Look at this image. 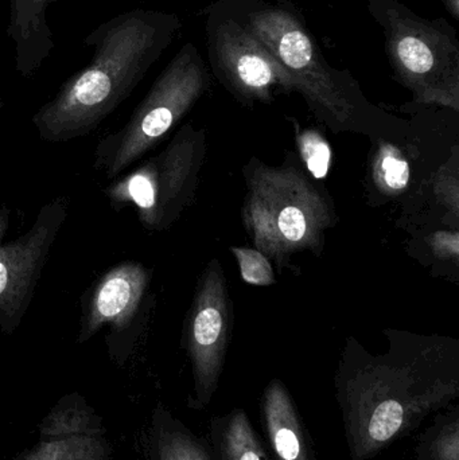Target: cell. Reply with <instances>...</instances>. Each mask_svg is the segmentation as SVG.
I'll use <instances>...</instances> for the list:
<instances>
[{
  "mask_svg": "<svg viewBox=\"0 0 459 460\" xmlns=\"http://www.w3.org/2000/svg\"><path fill=\"white\" fill-rule=\"evenodd\" d=\"M182 29L174 13L132 8L92 30L86 66L70 75L32 116L40 139L65 143L91 135L137 88Z\"/></svg>",
  "mask_w": 459,
  "mask_h": 460,
  "instance_id": "6da1fadb",
  "label": "cell"
},
{
  "mask_svg": "<svg viewBox=\"0 0 459 460\" xmlns=\"http://www.w3.org/2000/svg\"><path fill=\"white\" fill-rule=\"evenodd\" d=\"M279 62L307 107L334 134L358 132L375 139L403 128L404 121L387 115L364 96L349 70L331 66L288 0H218Z\"/></svg>",
  "mask_w": 459,
  "mask_h": 460,
  "instance_id": "7a4b0ae2",
  "label": "cell"
},
{
  "mask_svg": "<svg viewBox=\"0 0 459 460\" xmlns=\"http://www.w3.org/2000/svg\"><path fill=\"white\" fill-rule=\"evenodd\" d=\"M439 351L438 343L428 341L414 349H393L353 373L347 399L356 453H375L457 394L458 380L442 370Z\"/></svg>",
  "mask_w": 459,
  "mask_h": 460,
  "instance_id": "3957f363",
  "label": "cell"
},
{
  "mask_svg": "<svg viewBox=\"0 0 459 460\" xmlns=\"http://www.w3.org/2000/svg\"><path fill=\"white\" fill-rule=\"evenodd\" d=\"M244 174L242 220L255 248L279 268L296 252L321 254L326 230L337 223L331 199L291 164L269 166L251 158Z\"/></svg>",
  "mask_w": 459,
  "mask_h": 460,
  "instance_id": "277c9868",
  "label": "cell"
},
{
  "mask_svg": "<svg viewBox=\"0 0 459 460\" xmlns=\"http://www.w3.org/2000/svg\"><path fill=\"white\" fill-rule=\"evenodd\" d=\"M382 27L393 77L418 107L459 112V40L445 18L428 19L399 0H366Z\"/></svg>",
  "mask_w": 459,
  "mask_h": 460,
  "instance_id": "5b68a950",
  "label": "cell"
},
{
  "mask_svg": "<svg viewBox=\"0 0 459 460\" xmlns=\"http://www.w3.org/2000/svg\"><path fill=\"white\" fill-rule=\"evenodd\" d=\"M209 86L207 62L193 42H186L154 81L128 121L97 143L94 170L116 180L155 148L193 110Z\"/></svg>",
  "mask_w": 459,
  "mask_h": 460,
  "instance_id": "8992f818",
  "label": "cell"
},
{
  "mask_svg": "<svg viewBox=\"0 0 459 460\" xmlns=\"http://www.w3.org/2000/svg\"><path fill=\"white\" fill-rule=\"evenodd\" d=\"M207 158V134L183 124L169 145L105 189L115 209L132 207L145 229L166 232L193 205Z\"/></svg>",
  "mask_w": 459,
  "mask_h": 460,
  "instance_id": "52a82bcc",
  "label": "cell"
},
{
  "mask_svg": "<svg viewBox=\"0 0 459 460\" xmlns=\"http://www.w3.org/2000/svg\"><path fill=\"white\" fill-rule=\"evenodd\" d=\"M209 65L218 83L247 108L271 104L275 93H293L279 62L216 0L205 8Z\"/></svg>",
  "mask_w": 459,
  "mask_h": 460,
  "instance_id": "ba28073f",
  "label": "cell"
},
{
  "mask_svg": "<svg viewBox=\"0 0 459 460\" xmlns=\"http://www.w3.org/2000/svg\"><path fill=\"white\" fill-rule=\"evenodd\" d=\"M67 213L66 199H51L40 208L27 232L5 243L10 209L0 208V330L4 334L21 326Z\"/></svg>",
  "mask_w": 459,
  "mask_h": 460,
  "instance_id": "9c48e42d",
  "label": "cell"
},
{
  "mask_svg": "<svg viewBox=\"0 0 459 460\" xmlns=\"http://www.w3.org/2000/svg\"><path fill=\"white\" fill-rule=\"evenodd\" d=\"M223 267L213 259L199 278L186 319V340L199 399L215 392L225 361L232 326V305Z\"/></svg>",
  "mask_w": 459,
  "mask_h": 460,
  "instance_id": "30bf717a",
  "label": "cell"
},
{
  "mask_svg": "<svg viewBox=\"0 0 459 460\" xmlns=\"http://www.w3.org/2000/svg\"><path fill=\"white\" fill-rule=\"evenodd\" d=\"M151 278V270L137 261L120 262L105 272L84 305L78 341L91 340L105 324L118 332L131 327L142 311Z\"/></svg>",
  "mask_w": 459,
  "mask_h": 460,
  "instance_id": "8fae6325",
  "label": "cell"
},
{
  "mask_svg": "<svg viewBox=\"0 0 459 460\" xmlns=\"http://www.w3.org/2000/svg\"><path fill=\"white\" fill-rule=\"evenodd\" d=\"M61 0H8L7 32L13 45L15 70L21 77L32 78L56 49L49 26V5Z\"/></svg>",
  "mask_w": 459,
  "mask_h": 460,
  "instance_id": "7c38bea8",
  "label": "cell"
},
{
  "mask_svg": "<svg viewBox=\"0 0 459 460\" xmlns=\"http://www.w3.org/2000/svg\"><path fill=\"white\" fill-rule=\"evenodd\" d=\"M264 420L279 460H309V447L290 394L274 380L264 392Z\"/></svg>",
  "mask_w": 459,
  "mask_h": 460,
  "instance_id": "4fadbf2b",
  "label": "cell"
},
{
  "mask_svg": "<svg viewBox=\"0 0 459 460\" xmlns=\"http://www.w3.org/2000/svg\"><path fill=\"white\" fill-rule=\"evenodd\" d=\"M371 178L375 190L384 199L402 196L411 181V166L403 151L379 137L371 158Z\"/></svg>",
  "mask_w": 459,
  "mask_h": 460,
  "instance_id": "5bb4252c",
  "label": "cell"
},
{
  "mask_svg": "<svg viewBox=\"0 0 459 460\" xmlns=\"http://www.w3.org/2000/svg\"><path fill=\"white\" fill-rule=\"evenodd\" d=\"M224 460H267L244 412L229 419L223 437Z\"/></svg>",
  "mask_w": 459,
  "mask_h": 460,
  "instance_id": "9a60e30c",
  "label": "cell"
},
{
  "mask_svg": "<svg viewBox=\"0 0 459 460\" xmlns=\"http://www.w3.org/2000/svg\"><path fill=\"white\" fill-rule=\"evenodd\" d=\"M299 155L310 174L317 180L328 177L331 164V148L325 137L315 129L296 131Z\"/></svg>",
  "mask_w": 459,
  "mask_h": 460,
  "instance_id": "2e32d148",
  "label": "cell"
},
{
  "mask_svg": "<svg viewBox=\"0 0 459 460\" xmlns=\"http://www.w3.org/2000/svg\"><path fill=\"white\" fill-rule=\"evenodd\" d=\"M458 177V147H455L452 159L445 164L434 177L433 191L439 207H442L449 218H452L455 229L459 218Z\"/></svg>",
  "mask_w": 459,
  "mask_h": 460,
  "instance_id": "e0dca14e",
  "label": "cell"
},
{
  "mask_svg": "<svg viewBox=\"0 0 459 460\" xmlns=\"http://www.w3.org/2000/svg\"><path fill=\"white\" fill-rule=\"evenodd\" d=\"M232 254L239 264L240 276L250 286L269 287L275 284L274 268L271 260L256 248L234 246Z\"/></svg>",
  "mask_w": 459,
  "mask_h": 460,
  "instance_id": "ac0fdd59",
  "label": "cell"
},
{
  "mask_svg": "<svg viewBox=\"0 0 459 460\" xmlns=\"http://www.w3.org/2000/svg\"><path fill=\"white\" fill-rule=\"evenodd\" d=\"M428 245L439 260L458 262L459 234L457 229L434 232L428 238Z\"/></svg>",
  "mask_w": 459,
  "mask_h": 460,
  "instance_id": "d6986e66",
  "label": "cell"
},
{
  "mask_svg": "<svg viewBox=\"0 0 459 460\" xmlns=\"http://www.w3.org/2000/svg\"><path fill=\"white\" fill-rule=\"evenodd\" d=\"M163 460H207L204 451L185 437L170 440L164 448Z\"/></svg>",
  "mask_w": 459,
  "mask_h": 460,
  "instance_id": "ffe728a7",
  "label": "cell"
},
{
  "mask_svg": "<svg viewBox=\"0 0 459 460\" xmlns=\"http://www.w3.org/2000/svg\"><path fill=\"white\" fill-rule=\"evenodd\" d=\"M458 451V429L457 424H455V429L442 435L438 440L437 454L438 460H459Z\"/></svg>",
  "mask_w": 459,
  "mask_h": 460,
  "instance_id": "44dd1931",
  "label": "cell"
},
{
  "mask_svg": "<svg viewBox=\"0 0 459 460\" xmlns=\"http://www.w3.org/2000/svg\"><path fill=\"white\" fill-rule=\"evenodd\" d=\"M455 21H459V0H439Z\"/></svg>",
  "mask_w": 459,
  "mask_h": 460,
  "instance_id": "7402d4cb",
  "label": "cell"
},
{
  "mask_svg": "<svg viewBox=\"0 0 459 460\" xmlns=\"http://www.w3.org/2000/svg\"><path fill=\"white\" fill-rule=\"evenodd\" d=\"M3 107H4V99H3V93L0 91V111L3 110Z\"/></svg>",
  "mask_w": 459,
  "mask_h": 460,
  "instance_id": "603a6c76",
  "label": "cell"
}]
</instances>
